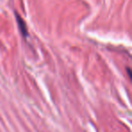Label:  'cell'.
<instances>
[{"label": "cell", "instance_id": "obj_1", "mask_svg": "<svg viewBox=\"0 0 132 132\" xmlns=\"http://www.w3.org/2000/svg\"><path fill=\"white\" fill-rule=\"evenodd\" d=\"M15 19H16V23H17V26H18L19 32H20V34L22 35L23 38L26 40V39L29 37V33H28V30H27V26H26L24 20L22 18V16H21L18 13L15 12Z\"/></svg>", "mask_w": 132, "mask_h": 132}, {"label": "cell", "instance_id": "obj_2", "mask_svg": "<svg viewBox=\"0 0 132 132\" xmlns=\"http://www.w3.org/2000/svg\"><path fill=\"white\" fill-rule=\"evenodd\" d=\"M127 72H128V77H129V79H130V76H131V72H130V69L129 68L127 69Z\"/></svg>", "mask_w": 132, "mask_h": 132}]
</instances>
